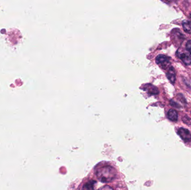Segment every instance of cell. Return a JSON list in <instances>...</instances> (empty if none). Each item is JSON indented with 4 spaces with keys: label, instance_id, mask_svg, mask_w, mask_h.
Instances as JSON below:
<instances>
[{
    "label": "cell",
    "instance_id": "7c38bea8",
    "mask_svg": "<svg viewBox=\"0 0 191 190\" xmlns=\"http://www.w3.org/2000/svg\"><path fill=\"white\" fill-rule=\"evenodd\" d=\"M99 190H114L112 187L109 186H105L100 188Z\"/></svg>",
    "mask_w": 191,
    "mask_h": 190
},
{
    "label": "cell",
    "instance_id": "52a82bcc",
    "mask_svg": "<svg viewBox=\"0 0 191 190\" xmlns=\"http://www.w3.org/2000/svg\"><path fill=\"white\" fill-rule=\"evenodd\" d=\"M96 184V182L95 181H89L84 185L82 190H95Z\"/></svg>",
    "mask_w": 191,
    "mask_h": 190
},
{
    "label": "cell",
    "instance_id": "7a4b0ae2",
    "mask_svg": "<svg viewBox=\"0 0 191 190\" xmlns=\"http://www.w3.org/2000/svg\"><path fill=\"white\" fill-rule=\"evenodd\" d=\"M176 55L186 64H191V53L186 49L179 48L176 53Z\"/></svg>",
    "mask_w": 191,
    "mask_h": 190
},
{
    "label": "cell",
    "instance_id": "8fae6325",
    "mask_svg": "<svg viewBox=\"0 0 191 190\" xmlns=\"http://www.w3.org/2000/svg\"><path fill=\"white\" fill-rule=\"evenodd\" d=\"M186 47V49L191 53V40H188L187 41Z\"/></svg>",
    "mask_w": 191,
    "mask_h": 190
},
{
    "label": "cell",
    "instance_id": "3957f363",
    "mask_svg": "<svg viewBox=\"0 0 191 190\" xmlns=\"http://www.w3.org/2000/svg\"><path fill=\"white\" fill-rule=\"evenodd\" d=\"M156 63L164 69H167L170 67V57L164 55H159L156 57Z\"/></svg>",
    "mask_w": 191,
    "mask_h": 190
},
{
    "label": "cell",
    "instance_id": "ba28073f",
    "mask_svg": "<svg viewBox=\"0 0 191 190\" xmlns=\"http://www.w3.org/2000/svg\"><path fill=\"white\" fill-rule=\"evenodd\" d=\"M183 30L186 33H191V22L188 20H184L182 22Z\"/></svg>",
    "mask_w": 191,
    "mask_h": 190
},
{
    "label": "cell",
    "instance_id": "8992f818",
    "mask_svg": "<svg viewBox=\"0 0 191 190\" xmlns=\"http://www.w3.org/2000/svg\"><path fill=\"white\" fill-rule=\"evenodd\" d=\"M167 116H168V119L172 122H177L178 120V113L174 109H170L169 110Z\"/></svg>",
    "mask_w": 191,
    "mask_h": 190
},
{
    "label": "cell",
    "instance_id": "9c48e42d",
    "mask_svg": "<svg viewBox=\"0 0 191 190\" xmlns=\"http://www.w3.org/2000/svg\"><path fill=\"white\" fill-rule=\"evenodd\" d=\"M147 90H148V93L152 95H157V94H158L159 93V90H158V89L152 85H148Z\"/></svg>",
    "mask_w": 191,
    "mask_h": 190
},
{
    "label": "cell",
    "instance_id": "277c9868",
    "mask_svg": "<svg viewBox=\"0 0 191 190\" xmlns=\"http://www.w3.org/2000/svg\"><path fill=\"white\" fill-rule=\"evenodd\" d=\"M178 135L185 142H188L191 140V133L189 130L184 128H180L178 130Z\"/></svg>",
    "mask_w": 191,
    "mask_h": 190
},
{
    "label": "cell",
    "instance_id": "30bf717a",
    "mask_svg": "<svg viewBox=\"0 0 191 190\" xmlns=\"http://www.w3.org/2000/svg\"><path fill=\"white\" fill-rule=\"evenodd\" d=\"M182 120L185 122V123L187 124L188 125L191 124V119L189 117L185 116L182 118Z\"/></svg>",
    "mask_w": 191,
    "mask_h": 190
},
{
    "label": "cell",
    "instance_id": "4fadbf2b",
    "mask_svg": "<svg viewBox=\"0 0 191 190\" xmlns=\"http://www.w3.org/2000/svg\"><path fill=\"white\" fill-rule=\"evenodd\" d=\"M189 21L191 22V15H190V20H189Z\"/></svg>",
    "mask_w": 191,
    "mask_h": 190
},
{
    "label": "cell",
    "instance_id": "5b68a950",
    "mask_svg": "<svg viewBox=\"0 0 191 190\" xmlns=\"http://www.w3.org/2000/svg\"><path fill=\"white\" fill-rule=\"evenodd\" d=\"M167 77L171 84H175V69L172 67L168 68V72L166 74Z\"/></svg>",
    "mask_w": 191,
    "mask_h": 190
},
{
    "label": "cell",
    "instance_id": "6da1fadb",
    "mask_svg": "<svg viewBox=\"0 0 191 190\" xmlns=\"http://www.w3.org/2000/svg\"><path fill=\"white\" fill-rule=\"evenodd\" d=\"M116 171L111 166H105L99 168L96 171L97 177L102 182H110L116 177Z\"/></svg>",
    "mask_w": 191,
    "mask_h": 190
}]
</instances>
